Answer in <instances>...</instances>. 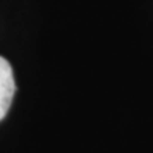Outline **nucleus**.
<instances>
[{
    "label": "nucleus",
    "mask_w": 153,
    "mask_h": 153,
    "mask_svg": "<svg viewBox=\"0 0 153 153\" xmlns=\"http://www.w3.org/2000/svg\"><path fill=\"white\" fill-rule=\"evenodd\" d=\"M16 92V83L13 67L3 56H0V120L10 111L13 97Z\"/></svg>",
    "instance_id": "f257e3e1"
}]
</instances>
